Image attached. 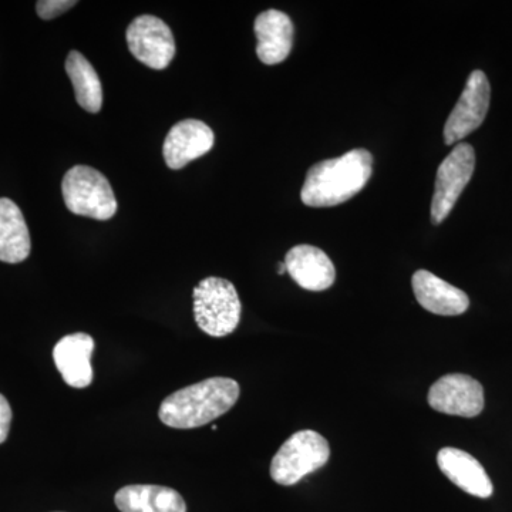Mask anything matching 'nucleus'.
<instances>
[{
    "label": "nucleus",
    "instance_id": "f257e3e1",
    "mask_svg": "<svg viewBox=\"0 0 512 512\" xmlns=\"http://www.w3.org/2000/svg\"><path fill=\"white\" fill-rule=\"evenodd\" d=\"M239 384L228 377H211L165 397L158 417L171 429H198L229 412L238 402Z\"/></svg>",
    "mask_w": 512,
    "mask_h": 512
},
{
    "label": "nucleus",
    "instance_id": "f03ea898",
    "mask_svg": "<svg viewBox=\"0 0 512 512\" xmlns=\"http://www.w3.org/2000/svg\"><path fill=\"white\" fill-rule=\"evenodd\" d=\"M372 173V154L363 148L349 151L342 157L320 161L306 174L301 191L302 202L313 208L336 207L359 194Z\"/></svg>",
    "mask_w": 512,
    "mask_h": 512
},
{
    "label": "nucleus",
    "instance_id": "7ed1b4c3",
    "mask_svg": "<svg viewBox=\"0 0 512 512\" xmlns=\"http://www.w3.org/2000/svg\"><path fill=\"white\" fill-rule=\"evenodd\" d=\"M194 318L198 328L212 338L231 335L241 322V301L228 279H202L192 292Z\"/></svg>",
    "mask_w": 512,
    "mask_h": 512
},
{
    "label": "nucleus",
    "instance_id": "20e7f679",
    "mask_svg": "<svg viewBox=\"0 0 512 512\" xmlns=\"http://www.w3.org/2000/svg\"><path fill=\"white\" fill-rule=\"evenodd\" d=\"M67 210L82 217L107 221L116 215L117 200L113 188L100 171L87 165H74L62 183Z\"/></svg>",
    "mask_w": 512,
    "mask_h": 512
},
{
    "label": "nucleus",
    "instance_id": "39448f33",
    "mask_svg": "<svg viewBox=\"0 0 512 512\" xmlns=\"http://www.w3.org/2000/svg\"><path fill=\"white\" fill-rule=\"evenodd\" d=\"M329 457V443L322 434L313 430L298 431L282 444L272 458V480L276 484L291 487L325 466Z\"/></svg>",
    "mask_w": 512,
    "mask_h": 512
},
{
    "label": "nucleus",
    "instance_id": "423d86ee",
    "mask_svg": "<svg viewBox=\"0 0 512 512\" xmlns=\"http://www.w3.org/2000/svg\"><path fill=\"white\" fill-rule=\"evenodd\" d=\"M474 168H476V151L467 143H458L446 160L440 164L436 185H434L433 201H431L433 224H441L453 211L461 192L473 177Z\"/></svg>",
    "mask_w": 512,
    "mask_h": 512
},
{
    "label": "nucleus",
    "instance_id": "0eeeda50",
    "mask_svg": "<svg viewBox=\"0 0 512 512\" xmlns=\"http://www.w3.org/2000/svg\"><path fill=\"white\" fill-rule=\"evenodd\" d=\"M490 100V82L484 72L476 70L468 77L460 100L451 111L444 126V141L447 146H453L458 141L464 140L484 123L490 109Z\"/></svg>",
    "mask_w": 512,
    "mask_h": 512
},
{
    "label": "nucleus",
    "instance_id": "6e6552de",
    "mask_svg": "<svg viewBox=\"0 0 512 512\" xmlns=\"http://www.w3.org/2000/svg\"><path fill=\"white\" fill-rule=\"evenodd\" d=\"M127 45L138 62L154 70L170 66L175 56V40L167 23L156 16H138L127 29Z\"/></svg>",
    "mask_w": 512,
    "mask_h": 512
},
{
    "label": "nucleus",
    "instance_id": "1a4fd4ad",
    "mask_svg": "<svg viewBox=\"0 0 512 512\" xmlns=\"http://www.w3.org/2000/svg\"><path fill=\"white\" fill-rule=\"evenodd\" d=\"M429 404L436 412L473 419L484 410V389L473 377L453 373L433 383Z\"/></svg>",
    "mask_w": 512,
    "mask_h": 512
},
{
    "label": "nucleus",
    "instance_id": "9d476101",
    "mask_svg": "<svg viewBox=\"0 0 512 512\" xmlns=\"http://www.w3.org/2000/svg\"><path fill=\"white\" fill-rule=\"evenodd\" d=\"M215 136L210 126L200 120H183L165 137L163 156L171 170H181L214 147Z\"/></svg>",
    "mask_w": 512,
    "mask_h": 512
},
{
    "label": "nucleus",
    "instance_id": "9b49d317",
    "mask_svg": "<svg viewBox=\"0 0 512 512\" xmlns=\"http://www.w3.org/2000/svg\"><path fill=\"white\" fill-rule=\"evenodd\" d=\"M94 340L87 333L64 336L53 349L55 365L64 382L74 389H86L93 382Z\"/></svg>",
    "mask_w": 512,
    "mask_h": 512
},
{
    "label": "nucleus",
    "instance_id": "f8f14e48",
    "mask_svg": "<svg viewBox=\"0 0 512 512\" xmlns=\"http://www.w3.org/2000/svg\"><path fill=\"white\" fill-rule=\"evenodd\" d=\"M286 271L301 288L322 292L335 284L336 269L322 249L296 245L285 256Z\"/></svg>",
    "mask_w": 512,
    "mask_h": 512
},
{
    "label": "nucleus",
    "instance_id": "ddd939ff",
    "mask_svg": "<svg viewBox=\"0 0 512 512\" xmlns=\"http://www.w3.org/2000/svg\"><path fill=\"white\" fill-rule=\"evenodd\" d=\"M437 464L441 473L467 494L478 498H488L494 493L493 483L487 471L477 458L458 448H441L437 454Z\"/></svg>",
    "mask_w": 512,
    "mask_h": 512
},
{
    "label": "nucleus",
    "instance_id": "4468645a",
    "mask_svg": "<svg viewBox=\"0 0 512 512\" xmlns=\"http://www.w3.org/2000/svg\"><path fill=\"white\" fill-rule=\"evenodd\" d=\"M412 285L421 308L434 315L458 316L470 308L466 292L424 269L413 275Z\"/></svg>",
    "mask_w": 512,
    "mask_h": 512
},
{
    "label": "nucleus",
    "instance_id": "2eb2a0df",
    "mask_svg": "<svg viewBox=\"0 0 512 512\" xmlns=\"http://www.w3.org/2000/svg\"><path fill=\"white\" fill-rule=\"evenodd\" d=\"M254 30L259 60L268 66L284 62L291 53L295 33L289 16L279 10H266L256 18Z\"/></svg>",
    "mask_w": 512,
    "mask_h": 512
},
{
    "label": "nucleus",
    "instance_id": "dca6fc26",
    "mask_svg": "<svg viewBox=\"0 0 512 512\" xmlns=\"http://www.w3.org/2000/svg\"><path fill=\"white\" fill-rule=\"evenodd\" d=\"M114 503L121 512H187L181 494L163 485H127L117 491Z\"/></svg>",
    "mask_w": 512,
    "mask_h": 512
},
{
    "label": "nucleus",
    "instance_id": "f3484780",
    "mask_svg": "<svg viewBox=\"0 0 512 512\" xmlns=\"http://www.w3.org/2000/svg\"><path fill=\"white\" fill-rule=\"evenodd\" d=\"M32 251L28 224L18 205L0 198V261L19 264Z\"/></svg>",
    "mask_w": 512,
    "mask_h": 512
},
{
    "label": "nucleus",
    "instance_id": "a211bd4d",
    "mask_svg": "<svg viewBox=\"0 0 512 512\" xmlns=\"http://www.w3.org/2000/svg\"><path fill=\"white\" fill-rule=\"evenodd\" d=\"M66 72L79 106L89 113H99L103 106V87L92 63L82 53L73 50L66 59Z\"/></svg>",
    "mask_w": 512,
    "mask_h": 512
},
{
    "label": "nucleus",
    "instance_id": "6ab92c4d",
    "mask_svg": "<svg viewBox=\"0 0 512 512\" xmlns=\"http://www.w3.org/2000/svg\"><path fill=\"white\" fill-rule=\"evenodd\" d=\"M74 0H40L36 3V12L43 20L55 19L76 6Z\"/></svg>",
    "mask_w": 512,
    "mask_h": 512
},
{
    "label": "nucleus",
    "instance_id": "aec40b11",
    "mask_svg": "<svg viewBox=\"0 0 512 512\" xmlns=\"http://www.w3.org/2000/svg\"><path fill=\"white\" fill-rule=\"evenodd\" d=\"M10 423H12V409L6 397L0 394V444L8 439Z\"/></svg>",
    "mask_w": 512,
    "mask_h": 512
},
{
    "label": "nucleus",
    "instance_id": "412c9836",
    "mask_svg": "<svg viewBox=\"0 0 512 512\" xmlns=\"http://www.w3.org/2000/svg\"><path fill=\"white\" fill-rule=\"evenodd\" d=\"M285 272H288V271H286L285 262H281V264L278 265V274L279 275H284Z\"/></svg>",
    "mask_w": 512,
    "mask_h": 512
}]
</instances>
